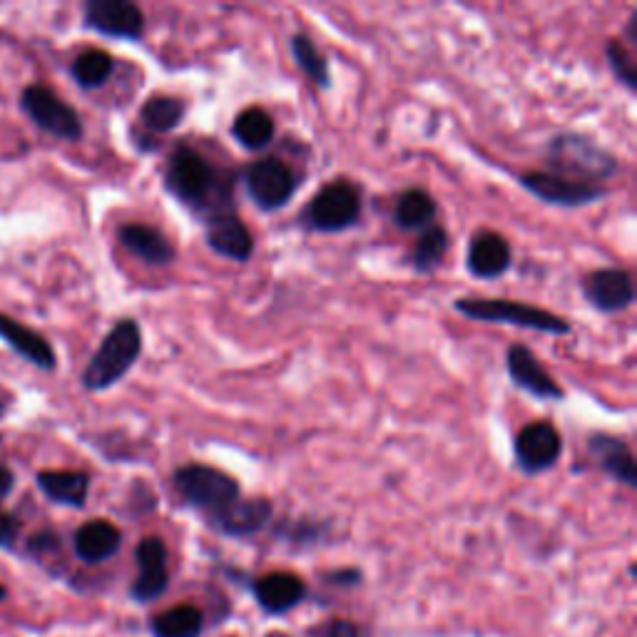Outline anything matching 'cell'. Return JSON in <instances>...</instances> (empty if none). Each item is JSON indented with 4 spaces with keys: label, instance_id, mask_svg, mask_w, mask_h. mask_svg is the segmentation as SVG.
Returning a JSON list of instances; mask_svg holds the SVG:
<instances>
[{
    "label": "cell",
    "instance_id": "484cf974",
    "mask_svg": "<svg viewBox=\"0 0 637 637\" xmlns=\"http://www.w3.org/2000/svg\"><path fill=\"white\" fill-rule=\"evenodd\" d=\"M187 105L175 95H152L150 101L142 105L140 120L152 132H173L185 122Z\"/></svg>",
    "mask_w": 637,
    "mask_h": 637
},
{
    "label": "cell",
    "instance_id": "ffe728a7",
    "mask_svg": "<svg viewBox=\"0 0 637 637\" xmlns=\"http://www.w3.org/2000/svg\"><path fill=\"white\" fill-rule=\"evenodd\" d=\"M122 535L107 520H90L75 533V551L85 563H103L120 548Z\"/></svg>",
    "mask_w": 637,
    "mask_h": 637
},
{
    "label": "cell",
    "instance_id": "83f0119b",
    "mask_svg": "<svg viewBox=\"0 0 637 637\" xmlns=\"http://www.w3.org/2000/svg\"><path fill=\"white\" fill-rule=\"evenodd\" d=\"M448 252V232L441 224H430L418 235V241L414 245V252H411V264H414L416 272L430 274L434 269L444 262V257Z\"/></svg>",
    "mask_w": 637,
    "mask_h": 637
},
{
    "label": "cell",
    "instance_id": "836d02e7",
    "mask_svg": "<svg viewBox=\"0 0 637 637\" xmlns=\"http://www.w3.org/2000/svg\"><path fill=\"white\" fill-rule=\"evenodd\" d=\"M11 488H13V475H11V471L5 469V465H0V498L8 496Z\"/></svg>",
    "mask_w": 637,
    "mask_h": 637
},
{
    "label": "cell",
    "instance_id": "7402d4cb",
    "mask_svg": "<svg viewBox=\"0 0 637 637\" xmlns=\"http://www.w3.org/2000/svg\"><path fill=\"white\" fill-rule=\"evenodd\" d=\"M304 580L294 576V573H269L257 582L255 593L269 613H284L299 603L304 598Z\"/></svg>",
    "mask_w": 637,
    "mask_h": 637
},
{
    "label": "cell",
    "instance_id": "7a4b0ae2",
    "mask_svg": "<svg viewBox=\"0 0 637 637\" xmlns=\"http://www.w3.org/2000/svg\"><path fill=\"white\" fill-rule=\"evenodd\" d=\"M545 163H548V173L588 185L605 182L621 167L613 152L600 148L588 134L578 132L555 134L545 150Z\"/></svg>",
    "mask_w": 637,
    "mask_h": 637
},
{
    "label": "cell",
    "instance_id": "ac0fdd59",
    "mask_svg": "<svg viewBox=\"0 0 637 637\" xmlns=\"http://www.w3.org/2000/svg\"><path fill=\"white\" fill-rule=\"evenodd\" d=\"M120 245L128 249L130 255H134L142 262L155 264V267H167L177 259V249L173 241H169L163 232L150 227V224H122L120 232Z\"/></svg>",
    "mask_w": 637,
    "mask_h": 637
},
{
    "label": "cell",
    "instance_id": "5b68a950",
    "mask_svg": "<svg viewBox=\"0 0 637 637\" xmlns=\"http://www.w3.org/2000/svg\"><path fill=\"white\" fill-rule=\"evenodd\" d=\"M362 217V192L352 179H331L311 197L302 212V224L319 235H337L352 229Z\"/></svg>",
    "mask_w": 637,
    "mask_h": 637
},
{
    "label": "cell",
    "instance_id": "ba28073f",
    "mask_svg": "<svg viewBox=\"0 0 637 637\" xmlns=\"http://www.w3.org/2000/svg\"><path fill=\"white\" fill-rule=\"evenodd\" d=\"M518 182L526 192H531L535 200L558 204V208H586V204H593L605 197L603 185L576 182V179L548 173V169L523 173L518 177Z\"/></svg>",
    "mask_w": 637,
    "mask_h": 637
},
{
    "label": "cell",
    "instance_id": "603a6c76",
    "mask_svg": "<svg viewBox=\"0 0 637 637\" xmlns=\"http://www.w3.org/2000/svg\"><path fill=\"white\" fill-rule=\"evenodd\" d=\"M274 120L272 115H269L264 107H245L241 110L235 122H232V138H235L241 148L245 150H252L259 152L264 150L269 142L274 140Z\"/></svg>",
    "mask_w": 637,
    "mask_h": 637
},
{
    "label": "cell",
    "instance_id": "52a82bcc",
    "mask_svg": "<svg viewBox=\"0 0 637 637\" xmlns=\"http://www.w3.org/2000/svg\"><path fill=\"white\" fill-rule=\"evenodd\" d=\"M245 190L259 210L276 212L290 204L299 190V177L280 157H259L241 173Z\"/></svg>",
    "mask_w": 637,
    "mask_h": 637
},
{
    "label": "cell",
    "instance_id": "f546056e",
    "mask_svg": "<svg viewBox=\"0 0 637 637\" xmlns=\"http://www.w3.org/2000/svg\"><path fill=\"white\" fill-rule=\"evenodd\" d=\"M202 630V613L194 605H177L155 617L157 637H197Z\"/></svg>",
    "mask_w": 637,
    "mask_h": 637
},
{
    "label": "cell",
    "instance_id": "30bf717a",
    "mask_svg": "<svg viewBox=\"0 0 637 637\" xmlns=\"http://www.w3.org/2000/svg\"><path fill=\"white\" fill-rule=\"evenodd\" d=\"M23 107L31 118L40 125L45 132L56 134L60 140H80L83 138V122L75 107L62 103L56 93H50L43 85H31L23 93Z\"/></svg>",
    "mask_w": 637,
    "mask_h": 637
},
{
    "label": "cell",
    "instance_id": "e575fe53",
    "mask_svg": "<svg viewBox=\"0 0 637 637\" xmlns=\"http://www.w3.org/2000/svg\"><path fill=\"white\" fill-rule=\"evenodd\" d=\"M3 598H5V590H3V586H0V603H3Z\"/></svg>",
    "mask_w": 637,
    "mask_h": 637
},
{
    "label": "cell",
    "instance_id": "6da1fadb",
    "mask_svg": "<svg viewBox=\"0 0 637 637\" xmlns=\"http://www.w3.org/2000/svg\"><path fill=\"white\" fill-rule=\"evenodd\" d=\"M165 190L202 222L220 212L235 210L232 179L224 177L220 167H214L202 152L190 145H179L169 152L165 165Z\"/></svg>",
    "mask_w": 637,
    "mask_h": 637
},
{
    "label": "cell",
    "instance_id": "3957f363",
    "mask_svg": "<svg viewBox=\"0 0 637 637\" xmlns=\"http://www.w3.org/2000/svg\"><path fill=\"white\" fill-rule=\"evenodd\" d=\"M142 354V331L134 319H122L90 358L83 384L90 391H105L125 379Z\"/></svg>",
    "mask_w": 637,
    "mask_h": 637
},
{
    "label": "cell",
    "instance_id": "e0dca14e",
    "mask_svg": "<svg viewBox=\"0 0 637 637\" xmlns=\"http://www.w3.org/2000/svg\"><path fill=\"white\" fill-rule=\"evenodd\" d=\"M134 558L140 565V576L132 586V595L138 600H155L165 593L169 573H167V545L160 538L150 535L140 541Z\"/></svg>",
    "mask_w": 637,
    "mask_h": 637
},
{
    "label": "cell",
    "instance_id": "f1b7e54d",
    "mask_svg": "<svg viewBox=\"0 0 637 637\" xmlns=\"http://www.w3.org/2000/svg\"><path fill=\"white\" fill-rule=\"evenodd\" d=\"M113 70H115V60H113L110 52L97 50V48L80 52L73 62L75 83L85 90L105 85L107 80H110Z\"/></svg>",
    "mask_w": 637,
    "mask_h": 637
},
{
    "label": "cell",
    "instance_id": "4fadbf2b",
    "mask_svg": "<svg viewBox=\"0 0 637 637\" xmlns=\"http://www.w3.org/2000/svg\"><path fill=\"white\" fill-rule=\"evenodd\" d=\"M204 239H208L212 252L227 257L232 262H247L255 255L252 232L235 210L204 220Z\"/></svg>",
    "mask_w": 637,
    "mask_h": 637
},
{
    "label": "cell",
    "instance_id": "277c9868",
    "mask_svg": "<svg viewBox=\"0 0 637 637\" xmlns=\"http://www.w3.org/2000/svg\"><path fill=\"white\" fill-rule=\"evenodd\" d=\"M453 309L473 321L531 329V331H541V334H553V337L570 334V329H573L570 321L561 317V314H553L541 307H531V304L514 302V299L465 297V299H456Z\"/></svg>",
    "mask_w": 637,
    "mask_h": 637
},
{
    "label": "cell",
    "instance_id": "4316f807",
    "mask_svg": "<svg viewBox=\"0 0 637 637\" xmlns=\"http://www.w3.org/2000/svg\"><path fill=\"white\" fill-rule=\"evenodd\" d=\"M292 58L297 66L302 68V73L307 75L314 85L319 87H331V70H329V62L325 58V52H321L317 45L311 43L309 35L304 33H294L292 35Z\"/></svg>",
    "mask_w": 637,
    "mask_h": 637
},
{
    "label": "cell",
    "instance_id": "4dcf8cb0",
    "mask_svg": "<svg viewBox=\"0 0 637 637\" xmlns=\"http://www.w3.org/2000/svg\"><path fill=\"white\" fill-rule=\"evenodd\" d=\"M605 56L610 62V70L617 78V83H623L630 93L637 90V60H635V50L627 48L623 40H607L605 45Z\"/></svg>",
    "mask_w": 637,
    "mask_h": 637
},
{
    "label": "cell",
    "instance_id": "8992f818",
    "mask_svg": "<svg viewBox=\"0 0 637 637\" xmlns=\"http://www.w3.org/2000/svg\"><path fill=\"white\" fill-rule=\"evenodd\" d=\"M173 483L185 504L208 514V518L222 514L224 508H229L235 500L241 498L239 483L229 473L214 469V465H179L173 473Z\"/></svg>",
    "mask_w": 637,
    "mask_h": 637
},
{
    "label": "cell",
    "instance_id": "2e32d148",
    "mask_svg": "<svg viewBox=\"0 0 637 637\" xmlns=\"http://www.w3.org/2000/svg\"><path fill=\"white\" fill-rule=\"evenodd\" d=\"M588 453L600 469H603L610 479L617 483H625L627 488L637 486V463L633 456V448L627 446L621 436L613 434H598L588 436Z\"/></svg>",
    "mask_w": 637,
    "mask_h": 637
},
{
    "label": "cell",
    "instance_id": "7c38bea8",
    "mask_svg": "<svg viewBox=\"0 0 637 637\" xmlns=\"http://www.w3.org/2000/svg\"><path fill=\"white\" fill-rule=\"evenodd\" d=\"M582 297L588 304L603 314H615L627 307H633L635 302V284L630 272L625 269H595L582 280Z\"/></svg>",
    "mask_w": 637,
    "mask_h": 637
},
{
    "label": "cell",
    "instance_id": "9a60e30c",
    "mask_svg": "<svg viewBox=\"0 0 637 637\" xmlns=\"http://www.w3.org/2000/svg\"><path fill=\"white\" fill-rule=\"evenodd\" d=\"M510 262H514V255H510V245L504 235L483 229L471 237L465 267H469L475 280H498V276L508 272Z\"/></svg>",
    "mask_w": 637,
    "mask_h": 637
},
{
    "label": "cell",
    "instance_id": "d6a6232c",
    "mask_svg": "<svg viewBox=\"0 0 637 637\" xmlns=\"http://www.w3.org/2000/svg\"><path fill=\"white\" fill-rule=\"evenodd\" d=\"M329 637H358V630L352 623H334L329 627Z\"/></svg>",
    "mask_w": 637,
    "mask_h": 637
},
{
    "label": "cell",
    "instance_id": "44dd1931",
    "mask_svg": "<svg viewBox=\"0 0 637 637\" xmlns=\"http://www.w3.org/2000/svg\"><path fill=\"white\" fill-rule=\"evenodd\" d=\"M0 337H3L17 354L28 358L31 364L40 366V369H52V366H56V354H52L48 341L40 334H35L33 329L17 325L15 319L3 317V314H0Z\"/></svg>",
    "mask_w": 637,
    "mask_h": 637
},
{
    "label": "cell",
    "instance_id": "d4e9b609",
    "mask_svg": "<svg viewBox=\"0 0 637 637\" xmlns=\"http://www.w3.org/2000/svg\"><path fill=\"white\" fill-rule=\"evenodd\" d=\"M438 214V208L434 202V197L424 190H406L399 200L397 208H393V222L399 224L401 229H426L434 224Z\"/></svg>",
    "mask_w": 637,
    "mask_h": 637
},
{
    "label": "cell",
    "instance_id": "d590c367",
    "mask_svg": "<svg viewBox=\"0 0 637 637\" xmlns=\"http://www.w3.org/2000/svg\"><path fill=\"white\" fill-rule=\"evenodd\" d=\"M3 411H5V406H3V401H0V416H3Z\"/></svg>",
    "mask_w": 637,
    "mask_h": 637
},
{
    "label": "cell",
    "instance_id": "cb8c5ba5",
    "mask_svg": "<svg viewBox=\"0 0 637 637\" xmlns=\"http://www.w3.org/2000/svg\"><path fill=\"white\" fill-rule=\"evenodd\" d=\"M38 486L43 488L45 496L56 504L66 506H85L90 479L80 471H43L38 475Z\"/></svg>",
    "mask_w": 637,
    "mask_h": 637
},
{
    "label": "cell",
    "instance_id": "d6986e66",
    "mask_svg": "<svg viewBox=\"0 0 637 637\" xmlns=\"http://www.w3.org/2000/svg\"><path fill=\"white\" fill-rule=\"evenodd\" d=\"M272 510L267 498H239L222 514L212 516L210 523L227 535H252L269 523Z\"/></svg>",
    "mask_w": 637,
    "mask_h": 637
},
{
    "label": "cell",
    "instance_id": "8fae6325",
    "mask_svg": "<svg viewBox=\"0 0 637 637\" xmlns=\"http://www.w3.org/2000/svg\"><path fill=\"white\" fill-rule=\"evenodd\" d=\"M85 23L107 38L140 40L145 35V13L130 0H90Z\"/></svg>",
    "mask_w": 637,
    "mask_h": 637
},
{
    "label": "cell",
    "instance_id": "1f68e13d",
    "mask_svg": "<svg viewBox=\"0 0 637 637\" xmlns=\"http://www.w3.org/2000/svg\"><path fill=\"white\" fill-rule=\"evenodd\" d=\"M17 531H21V523H17L13 516L0 514V545H3V548L15 543Z\"/></svg>",
    "mask_w": 637,
    "mask_h": 637
},
{
    "label": "cell",
    "instance_id": "9c48e42d",
    "mask_svg": "<svg viewBox=\"0 0 637 637\" xmlns=\"http://www.w3.org/2000/svg\"><path fill=\"white\" fill-rule=\"evenodd\" d=\"M563 456V436L551 421H533L518 430L514 441L516 465L528 475L551 471Z\"/></svg>",
    "mask_w": 637,
    "mask_h": 637
},
{
    "label": "cell",
    "instance_id": "5bb4252c",
    "mask_svg": "<svg viewBox=\"0 0 637 637\" xmlns=\"http://www.w3.org/2000/svg\"><path fill=\"white\" fill-rule=\"evenodd\" d=\"M508 376L520 391L531 393L533 399L541 401H563L565 391L553 381V376L543 369L538 356L526 344H514L506 356Z\"/></svg>",
    "mask_w": 637,
    "mask_h": 637
}]
</instances>
